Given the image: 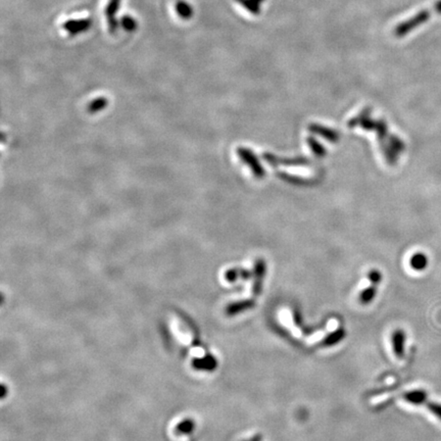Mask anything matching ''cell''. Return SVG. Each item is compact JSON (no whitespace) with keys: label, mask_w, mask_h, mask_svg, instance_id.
<instances>
[{"label":"cell","mask_w":441,"mask_h":441,"mask_svg":"<svg viewBox=\"0 0 441 441\" xmlns=\"http://www.w3.org/2000/svg\"><path fill=\"white\" fill-rule=\"evenodd\" d=\"M405 342L406 334L403 330H395L391 334V347L396 358L402 359L405 353Z\"/></svg>","instance_id":"cell-4"},{"label":"cell","mask_w":441,"mask_h":441,"mask_svg":"<svg viewBox=\"0 0 441 441\" xmlns=\"http://www.w3.org/2000/svg\"><path fill=\"white\" fill-rule=\"evenodd\" d=\"M428 265V259L422 253H418L411 259V266L416 271H423Z\"/></svg>","instance_id":"cell-7"},{"label":"cell","mask_w":441,"mask_h":441,"mask_svg":"<svg viewBox=\"0 0 441 441\" xmlns=\"http://www.w3.org/2000/svg\"><path fill=\"white\" fill-rule=\"evenodd\" d=\"M175 9H176V12L179 15V17H181L182 19L187 20L193 16V8H192L191 4L184 1V0L177 1L176 5H175Z\"/></svg>","instance_id":"cell-6"},{"label":"cell","mask_w":441,"mask_h":441,"mask_svg":"<svg viewBox=\"0 0 441 441\" xmlns=\"http://www.w3.org/2000/svg\"><path fill=\"white\" fill-rule=\"evenodd\" d=\"M238 2L242 7H244L247 11H249L253 14H260L261 13V6L256 0H235Z\"/></svg>","instance_id":"cell-9"},{"label":"cell","mask_w":441,"mask_h":441,"mask_svg":"<svg viewBox=\"0 0 441 441\" xmlns=\"http://www.w3.org/2000/svg\"><path fill=\"white\" fill-rule=\"evenodd\" d=\"M431 13H432V10H429V9L421 10L420 12H418L417 14L412 16L411 18L398 24L394 29V35L398 38H403V37L407 36L413 30L420 27L424 23L428 22V19L431 16Z\"/></svg>","instance_id":"cell-1"},{"label":"cell","mask_w":441,"mask_h":441,"mask_svg":"<svg viewBox=\"0 0 441 441\" xmlns=\"http://www.w3.org/2000/svg\"><path fill=\"white\" fill-rule=\"evenodd\" d=\"M253 306H255V301H250V300H246V301H241L238 302L236 304L231 305L230 307V312L231 313H239L240 311L246 310L248 308H251Z\"/></svg>","instance_id":"cell-12"},{"label":"cell","mask_w":441,"mask_h":441,"mask_svg":"<svg viewBox=\"0 0 441 441\" xmlns=\"http://www.w3.org/2000/svg\"><path fill=\"white\" fill-rule=\"evenodd\" d=\"M106 103H107V100L104 99V98H98V99H96V100H94L91 104H90V107H95V111H99L100 110V107H104L106 106Z\"/></svg>","instance_id":"cell-16"},{"label":"cell","mask_w":441,"mask_h":441,"mask_svg":"<svg viewBox=\"0 0 441 441\" xmlns=\"http://www.w3.org/2000/svg\"><path fill=\"white\" fill-rule=\"evenodd\" d=\"M377 285L373 284L372 287L366 288L364 291H362V293L360 295V300L363 304H369L376 296L377 293V289H376Z\"/></svg>","instance_id":"cell-10"},{"label":"cell","mask_w":441,"mask_h":441,"mask_svg":"<svg viewBox=\"0 0 441 441\" xmlns=\"http://www.w3.org/2000/svg\"><path fill=\"white\" fill-rule=\"evenodd\" d=\"M120 25L123 27V29L125 30V31H127V32H133V31H135L136 29H137V22H136V19L133 17V16H131V15H128V14H126V15H124L122 18H121V20H120Z\"/></svg>","instance_id":"cell-11"},{"label":"cell","mask_w":441,"mask_h":441,"mask_svg":"<svg viewBox=\"0 0 441 441\" xmlns=\"http://www.w3.org/2000/svg\"><path fill=\"white\" fill-rule=\"evenodd\" d=\"M344 337V331L342 330H338L334 333H332L328 338H326L325 340V345L330 346V345H334L336 344L338 341H340L342 338Z\"/></svg>","instance_id":"cell-14"},{"label":"cell","mask_w":441,"mask_h":441,"mask_svg":"<svg viewBox=\"0 0 441 441\" xmlns=\"http://www.w3.org/2000/svg\"><path fill=\"white\" fill-rule=\"evenodd\" d=\"M122 0H109V3L106 7V17L108 20L109 30L112 34H115L119 28V20L117 19L116 15L120 9Z\"/></svg>","instance_id":"cell-2"},{"label":"cell","mask_w":441,"mask_h":441,"mask_svg":"<svg viewBox=\"0 0 441 441\" xmlns=\"http://www.w3.org/2000/svg\"><path fill=\"white\" fill-rule=\"evenodd\" d=\"M256 273H257V280H256V283H255V286H254V291H255V293L256 295H259V293L261 292V289H262V283H263V279H264V275H265V270H266V267H265V264L263 263V261H259V263L257 264V268H256Z\"/></svg>","instance_id":"cell-8"},{"label":"cell","mask_w":441,"mask_h":441,"mask_svg":"<svg viewBox=\"0 0 441 441\" xmlns=\"http://www.w3.org/2000/svg\"><path fill=\"white\" fill-rule=\"evenodd\" d=\"M256 1H257V2H258V3L260 4V5H261V4H262V3H264V2L266 1V0H256Z\"/></svg>","instance_id":"cell-18"},{"label":"cell","mask_w":441,"mask_h":441,"mask_svg":"<svg viewBox=\"0 0 441 441\" xmlns=\"http://www.w3.org/2000/svg\"><path fill=\"white\" fill-rule=\"evenodd\" d=\"M425 397H426V394L422 391H413L408 393L405 396L407 402L413 403V404H421Z\"/></svg>","instance_id":"cell-13"},{"label":"cell","mask_w":441,"mask_h":441,"mask_svg":"<svg viewBox=\"0 0 441 441\" xmlns=\"http://www.w3.org/2000/svg\"><path fill=\"white\" fill-rule=\"evenodd\" d=\"M92 20L90 18H79L70 19L62 25V29L67 31L71 36H76L90 29Z\"/></svg>","instance_id":"cell-3"},{"label":"cell","mask_w":441,"mask_h":441,"mask_svg":"<svg viewBox=\"0 0 441 441\" xmlns=\"http://www.w3.org/2000/svg\"><path fill=\"white\" fill-rule=\"evenodd\" d=\"M369 279H370V281L373 283V284H376V285H378L379 284V282L381 281V274L376 270H374V271H371L370 273H369Z\"/></svg>","instance_id":"cell-15"},{"label":"cell","mask_w":441,"mask_h":441,"mask_svg":"<svg viewBox=\"0 0 441 441\" xmlns=\"http://www.w3.org/2000/svg\"><path fill=\"white\" fill-rule=\"evenodd\" d=\"M432 11H433V12H435V13H437V14H441V0H438V1L435 3V5L433 6Z\"/></svg>","instance_id":"cell-17"},{"label":"cell","mask_w":441,"mask_h":441,"mask_svg":"<svg viewBox=\"0 0 441 441\" xmlns=\"http://www.w3.org/2000/svg\"><path fill=\"white\" fill-rule=\"evenodd\" d=\"M238 152H239L240 157H241L244 161L249 162L248 164L251 166V169L255 171V174H256L258 177H262V176H264V170H263V167H261V166H260V164H259L258 160L256 159V157L251 154V152H250L249 150H247V149H239V150H238Z\"/></svg>","instance_id":"cell-5"}]
</instances>
